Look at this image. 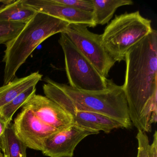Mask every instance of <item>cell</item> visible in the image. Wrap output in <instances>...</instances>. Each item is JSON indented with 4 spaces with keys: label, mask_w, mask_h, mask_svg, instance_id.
Returning a JSON list of instances; mask_svg holds the SVG:
<instances>
[{
    "label": "cell",
    "mask_w": 157,
    "mask_h": 157,
    "mask_svg": "<svg viewBox=\"0 0 157 157\" xmlns=\"http://www.w3.org/2000/svg\"><path fill=\"white\" fill-rule=\"evenodd\" d=\"M37 12L25 4L24 0L14 1L0 7V20L27 24Z\"/></svg>",
    "instance_id": "13"
},
{
    "label": "cell",
    "mask_w": 157,
    "mask_h": 157,
    "mask_svg": "<svg viewBox=\"0 0 157 157\" xmlns=\"http://www.w3.org/2000/svg\"><path fill=\"white\" fill-rule=\"evenodd\" d=\"M43 75L39 71L30 75L18 78L15 77L12 81L0 87V108L15 99L28 88L36 85L42 79Z\"/></svg>",
    "instance_id": "12"
},
{
    "label": "cell",
    "mask_w": 157,
    "mask_h": 157,
    "mask_svg": "<svg viewBox=\"0 0 157 157\" xmlns=\"http://www.w3.org/2000/svg\"><path fill=\"white\" fill-rule=\"evenodd\" d=\"M44 80L46 83L43 88L46 97L68 114L77 111L98 113L116 120L124 128H131L132 123L123 86L117 85L112 79H108L105 90L99 91L77 90L48 77Z\"/></svg>",
    "instance_id": "2"
},
{
    "label": "cell",
    "mask_w": 157,
    "mask_h": 157,
    "mask_svg": "<svg viewBox=\"0 0 157 157\" xmlns=\"http://www.w3.org/2000/svg\"><path fill=\"white\" fill-rule=\"evenodd\" d=\"M0 157H3V156H2V155H0Z\"/></svg>",
    "instance_id": "23"
},
{
    "label": "cell",
    "mask_w": 157,
    "mask_h": 157,
    "mask_svg": "<svg viewBox=\"0 0 157 157\" xmlns=\"http://www.w3.org/2000/svg\"><path fill=\"white\" fill-rule=\"evenodd\" d=\"M36 85L28 88L22 93L3 107L0 108V117L2 118L7 124H11L12 117L15 112L23 106L25 103L36 91Z\"/></svg>",
    "instance_id": "16"
},
{
    "label": "cell",
    "mask_w": 157,
    "mask_h": 157,
    "mask_svg": "<svg viewBox=\"0 0 157 157\" xmlns=\"http://www.w3.org/2000/svg\"><path fill=\"white\" fill-rule=\"evenodd\" d=\"M25 25L0 20V44H6L14 39L23 29Z\"/></svg>",
    "instance_id": "17"
},
{
    "label": "cell",
    "mask_w": 157,
    "mask_h": 157,
    "mask_svg": "<svg viewBox=\"0 0 157 157\" xmlns=\"http://www.w3.org/2000/svg\"><path fill=\"white\" fill-rule=\"evenodd\" d=\"M26 5L42 13L67 22L70 24H80L88 27L96 26L93 13L85 12L56 2L54 0H24Z\"/></svg>",
    "instance_id": "10"
},
{
    "label": "cell",
    "mask_w": 157,
    "mask_h": 157,
    "mask_svg": "<svg viewBox=\"0 0 157 157\" xmlns=\"http://www.w3.org/2000/svg\"><path fill=\"white\" fill-rule=\"evenodd\" d=\"M3 157H7V156H6V155H4V156H3Z\"/></svg>",
    "instance_id": "22"
},
{
    "label": "cell",
    "mask_w": 157,
    "mask_h": 157,
    "mask_svg": "<svg viewBox=\"0 0 157 157\" xmlns=\"http://www.w3.org/2000/svg\"><path fill=\"white\" fill-rule=\"evenodd\" d=\"M124 82L128 113L138 130L150 132L157 120V32L151 33L128 50Z\"/></svg>",
    "instance_id": "1"
},
{
    "label": "cell",
    "mask_w": 157,
    "mask_h": 157,
    "mask_svg": "<svg viewBox=\"0 0 157 157\" xmlns=\"http://www.w3.org/2000/svg\"><path fill=\"white\" fill-rule=\"evenodd\" d=\"M8 125H9L7 124L5 121L0 117V150H1V140ZM0 155L2 156V154L1 151H0Z\"/></svg>",
    "instance_id": "21"
},
{
    "label": "cell",
    "mask_w": 157,
    "mask_h": 157,
    "mask_svg": "<svg viewBox=\"0 0 157 157\" xmlns=\"http://www.w3.org/2000/svg\"><path fill=\"white\" fill-rule=\"evenodd\" d=\"M151 20L139 11L116 16L105 29L102 43L116 62L124 60L130 48L147 36L152 31Z\"/></svg>",
    "instance_id": "4"
},
{
    "label": "cell",
    "mask_w": 157,
    "mask_h": 157,
    "mask_svg": "<svg viewBox=\"0 0 157 157\" xmlns=\"http://www.w3.org/2000/svg\"><path fill=\"white\" fill-rule=\"evenodd\" d=\"M64 33L97 70L107 78L116 61L102 43L101 35L94 33L85 25L70 24Z\"/></svg>",
    "instance_id": "6"
},
{
    "label": "cell",
    "mask_w": 157,
    "mask_h": 157,
    "mask_svg": "<svg viewBox=\"0 0 157 157\" xmlns=\"http://www.w3.org/2000/svg\"><path fill=\"white\" fill-rule=\"evenodd\" d=\"M58 42L64 53L70 86L88 91H99L107 88L108 79L97 70L64 33H60Z\"/></svg>",
    "instance_id": "5"
},
{
    "label": "cell",
    "mask_w": 157,
    "mask_h": 157,
    "mask_svg": "<svg viewBox=\"0 0 157 157\" xmlns=\"http://www.w3.org/2000/svg\"><path fill=\"white\" fill-rule=\"evenodd\" d=\"M94 5L93 15L96 25L108 23L117 9L124 6L131 5V0H92Z\"/></svg>",
    "instance_id": "14"
},
{
    "label": "cell",
    "mask_w": 157,
    "mask_h": 157,
    "mask_svg": "<svg viewBox=\"0 0 157 157\" xmlns=\"http://www.w3.org/2000/svg\"><path fill=\"white\" fill-rule=\"evenodd\" d=\"M70 24L45 13H37L25 25L19 34L6 44L4 84L15 78L16 72L34 50L45 40L64 33Z\"/></svg>",
    "instance_id": "3"
},
{
    "label": "cell",
    "mask_w": 157,
    "mask_h": 157,
    "mask_svg": "<svg viewBox=\"0 0 157 157\" xmlns=\"http://www.w3.org/2000/svg\"><path fill=\"white\" fill-rule=\"evenodd\" d=\"M12 126L16 136L27 147L41 151L47 139L59 131L44 124L31 110L24 107Z\"/></svg>",
    "instance_id": "7"
},
{
    "label": "cell",
    "mask_w": 157,
    "mask_h": 157,
    "mask_svg": "<svg viewBox=\"0 0 157 157\" xmlns=\"http://www.w3.org/2000/svg\"><path fill=\"white\" fill-rule=\"evenodd\" d=\"M22 107L31 110L44 124L58 130L65 129L73 124L71 116L46 96L34 94Z\"/></svg>",
    "instance_id": "9"
},
{
    "label": "cell",
    "mask_w": 157,
    "mask_h": 157,
    "mask_svg": "<svg viewBox=\"0 0 157 157\" xmlns=\"http://www.w3.org/2000/svg\"><path fill=\"white\" fill-rule=\"evenodd\" d=\"M56 2L85 12L93 13L94 8L92 0H54Z\"/></svg>",
    "instance_id": "18"
},
{
    "label": "cell",
    "mask_w": 157,
    "mask_h": 157,
    "mask_svg": "<svg viewBox=\"0 0 157 157\" xmlns=\"http://www.w3.org/2000/svg\"><path fill=\"white\" fill-rule=\"evenodd\" d=\"M70 115L74 124L99 132L102 131L109 133L116 128H124L116 120L98 113L77 111Z\"/></svg>",
    "instance_id": "11"
},
{
    "label": "cell",
    "mask_w": 157,
    "mask_h": 157,
    "mask_svg": "<svg viewBox=\"0 0 157 157\" xmlns=\"http://www.w3.org/2000/svg\"><path fill=\"white\" fill-rule=\"evenodd\" d=\"M136 138L138 141L137 154L136 157H149V140L146 133L139 130Z\"/></svg>",
    "instance_id": "19"
},
{
    "label": "cell",
    "mask_w": 157,
    "mask_h": 157,
    "mask_svg": "<svg viewBox=\"0 0 157 157\" xmlns=\"http://www.w3.org/2000/svg\"><path fill=\"white\" fill-rule=\"evenodd\" d=\"M149 157H157V132L155 131L153 135L152 143L150 144L148 150Z\"/></svg>",
    "instance_id": "20"
},
{
    "label": "cell",
    "mask_w": 157,
    "mask_h": 157,
    "mask_svg": "<svg viewBox=\"0 0 157 157\" xmlns=\"http://www.w3.org/2000/svg\"><path fill=\"white\" fill-rule=\"evenodd\" d=\"M99 133L72 124L48 138L42 152L49 157H73L75 148L82 140L90 135Z\"/></svg>",
    "instance_id": "8"
},
{
    "label": "cell",
    "mask_w": 157,
    "mask_h": 157,
    "mask_svg": "<svg viewBox=\"0 0 157 157\" xmlns=\"http://www.w3.org/2000/svg\"><path fill=\"white\" fill-rule=\"evenodd\" d=\"M26 146L18 138L12 124L8 126L1 140V149L8 157H26Z\"/></svg>",
    "instance_id": "15"
}]
</instances>
